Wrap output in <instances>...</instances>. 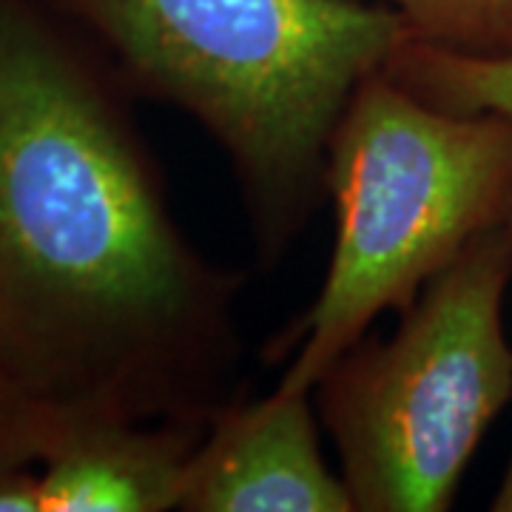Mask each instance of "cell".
Wrapping results in <instances>:
<instances>
[{
  "instance_id": "1",
  "label": "cell",
  "mask_w": 512,
  "mask_h": 512,
  "mask_svg": "<svg viewBox=\"0 0 512 512\" xmlns=\"http://www.w3.org/2000/svg\"><path fill=\"white\" fill-rule=\"evenodd\" d=\"M103 52L0 0V370L57 413L208 424L242 276L191 245Z\"/></svg>"
},
{
  "instance_id": "2",
  "label": "cell",
  "mask_w": 512,
  "mask_h": 512,
  "mask_svg": "<svg viewBox=\"0 0 512 512\" xmlns=\"http://www.w3.org/2000/svg\"><path fill=\"white\" fill-rule=\"evenodd\" d=\"M134 97L197 120L237 177L256 254L279 262L325 197L350 97L410 37L376 0H43Z\"/></svg>"
},
{
  "instance_id": "3",
  "label": "cell",
  "mask_w": 512,
  "mask_h": 512,
  "mask_svg": "<svg viewBox=\"0 0 512 512\" xmlns=\"http://www.w3.org/2000/svg\"><path fill=\"white\" fill-rule=\"evenodd\" d=\"M325 197L333 254L325 282L271 359L291 353L279 384L313 390L387 311L512 214V120L447 111L376 72L330 137Z\"/></svg>"
},
{
  "instance_id": "4",
  "label": "cell",
  "mask_w": 512,
  "mask_h": 512,
  "mask_svg": "<svg viewBox=\"0 0 512 512\" xmlns=\"http://www.w3.org/2000/svg\"><path fill=\"white\" fill-rule=\"evenodd\" d=\"M510 225L433 276L390 339H359L313 387L356 512H444L512 402Z\"/></svg>"
},
{
  "instance_id": "5",
  "label": "cell",
  "mask_w": 512,
  "mask_h": 512,
  "mask_svg": "<svg viewBox=\"0 0 512 512\" xmlns=\"http://www.w3.org/2000/svg\"><path fill=\"white\" fill-rule=\"evenodd\" d=\"M313 390L279 384L228 402L208 421L185 473V512H356L322 453Z\"/></svg>"
},
{
  "instance_id": "6",
  "label": "cell",
  "mask_w": 512,
  "mask_h": 512,
  "mask_svg": "<svg viewBox=\"0 0 512 512\" xmlns=\"http://www.w3.org/2000/svg\"><path fill=\"white\" fill-rule=\"evenodd\" d=\"M205 427L63 413L52 447L37 461L43 512L180 510Z\"/></svg>"
},
{
  "instance_id": "7",
  "label": "cell",
  "mask_w": 512,
  "mask_h": 512,
  "mask_svg": "<svg viewBox=\"0 0 512 512\" xmlns=\"http://www.w3.org/2000/svg\"><path fill=\"white\" fill-rule=\"evenodd\" d=\"M384 72L439 109L512 120V57L456 55L407 37Z\"/></svg>"
},
{
  "instance_id": "8",
  "label": "cell",
  "mask_w": 512,
  "mask_h": 512,
  "mask_svg": "<svg viewBox=\"0 0 512 512\" xmlns=\"http://www.w3.org/2000/svg\"><path fill=\"white\" fill-rule=\"evenodd\" d=\"M399 12L410 37L444 52L512 57V0H376Z\"/></svg>"
},
{
  "instance_id": "9",
  "label": "cell",
  "mask_w": 512,
  "mask_h": 512,
  "mask_svg": "<svg viewBox=\"0 0 512 512\" xmlns=\"http://www.w3.org/2000/svg\"><path fill=\"white\" fill-rule=\"evenodd\" d=\"M63 413L49 410L0 370V450L40 461L52 447Z\"/></svg>"
},
{
  "instance_id": "10",
  "label": "cell",
  "mask_w": 512,
  "mask_h": 512,
  "mask_svg": "<svg viewBox=\"0 0 512 512\" xmlns=\"http://www.w3.org/2000/svg\"><path fill=\"white\" fill-rule=\"evenodd\" d=\"M0 512H43L37 461H18L0 473Z\"/></svg>"
},
{
  "instance_id": "11",
  "label": "cell",
  "mask_w": 512,
  "mask_h": 512,
  "mask_svg": "<svg viewBox=\"0 0 512 512\" xmlns=\"http://www.w3.org/2000/svg\"><path fill=\"white\" fill-rule=\"evenodd\" d=\"M490 507H493L495 512H512V461L510 467H507V473H504V481H501V487H498V493H495Z\"/></svg>"
},
{
  "instance_id": "12",
  "label": "cell",
  "mask_w": 512,
  "mask_h": 512,
  "mask_svg": "<svg viewBox=\"0 0 512 512\" xmlns=\"http://www.w3.org/2000/svg\"><path fill=\"white\" fill-rule=\"evenodd\" d=\"M18 461H32V458H23V456H15V453H6V450H0V473H3L6 467L18 464Z\"/></svg>"
},
{
  "instance_id": "13",
  "label": "cell",
  "mask_w": 512,
  "mask_h": 512,
  "mask_svg": "<svg viewBox=\"0 0 512 512\" xmlns=\"http://www.w3.org/2000/svg\"><path fill=\"white\" fill-rule=\"evenodd\" d=\"M507 225H510V234H512V214H510V220H507Z\"/></svg>"
}]
</instances>
